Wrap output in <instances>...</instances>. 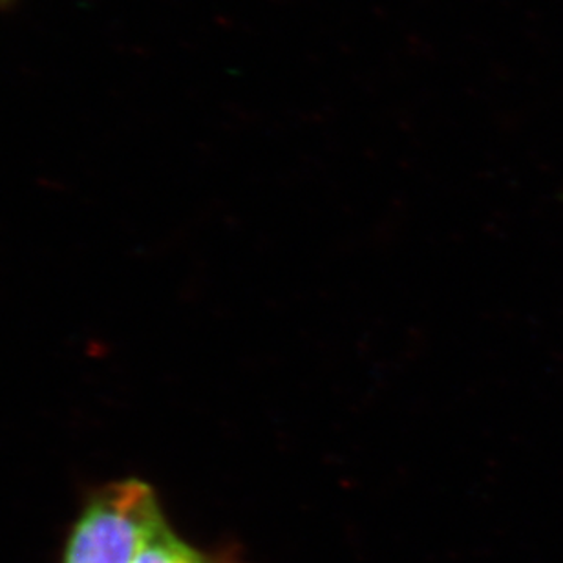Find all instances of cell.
<instances>
[{
  "mask_svg": "<svg viewBox=\"0 0 563 563\" xmlns=\"http://www.w3.org/2000/svg\"><path fill=\"white\" fill-rule=\"evenodd\" d=\"M165 521L154 488L137 477L98 488L66 540L63 563H134Z\"/></svg>",
  "mask_w": 563,
  "mask_h": 563,
  "instance_id": "cell-1",
  "label": "cell"
},
{
  "mask_svg": "<svg viewBox=\"0 0 563 563\" xmlns=\"http://www.w3.org/2000/svg\"><path fill=\"white\" fill-rule=\"evenodd\" d=\"M134 563H211L207 556L190 548L163 521L152 532Z\"/></svg>",
  "mask_w": 563,
  "mask_h": 563,
  "instance_id": "cell-2",
  "label": "cell"
}]
</instances>
